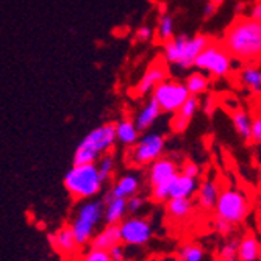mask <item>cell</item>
<instances>
[{"mask_svg": "<svg viewBox=\"0 0 261 261\" xmlns=\"http://www.w3.org/2000/svg\"><path fill=\"white\" fill-rule=\"evenodd\" d=\"M233 60L241 63L261 61V22L236 17L224 33L222 42Z\"/></svg>", "mask_w": 261, "mask_h": 261, "instance_id": "1", "label": "cell"}, {"mask_svg": "<svg viewBox=\"0 0 261 261\" xmlns=\"http://www.w3.org/2000/svg\"><path fill=\"white\" fill-rule=\"evenodd\" d=\"M211 42V38L203 33L194 36L188 33L175 35L172 39L164 42V60L178 70H189L194 67L196 58Z\"/></svg>", "mask_w": 261, "mask_h": 261, "instance_id": "2", "label": "cell"}, {"mask_svg": "<svg viewBox=\"0 0 261 261\" xmlns=\"http://www.w3.org/2000/svg\"><path fill=\"white\" fill-rule=\"evenodd\" d=\"M103 186L96 163L74 164L64 177V188L74 199L85 200L97 196Z\"/></svg>", "mask_w": 261, "mask_h": 261, "instance_id": "3", "label": "cell"}, {"mask_svg": "<svg viewBox=\"0 0 261 261\" xmlns=\"http://www.w3.org/2000/svg\"><path fill=\"white\" fill-rule=\"evenodd\" d=\"M116 142V124H105L89 132L74 153V164H92Z\"/></svg>", "mask_w": 261, "mask_h": 261, "instance_id": "4", "label": "cell"}, {"mask_svg": "<svg viewBox=\"0 0 261 261\" xmlns=\"http://www.w3.org/2000/svg\"><path fill=\"white\" fill-rule=\"evenodd\" d=\"M105 215V202L103 200H86L83 202L77 215L70 224L74 236L79 246H86L94 238V233L100 221H103Z\"/></svg>", "mask_w": 261, "mask_h": 261, "instance_id": "5", "label": "cell"}, {"mask_svg": "<svg viewBox=\"0 0 261 261\" xmlns=\"http://www.w3.org/2000/svg\"><path fill=\"white\" fill-rule=\"evenodd\" d=\"M194 67L213 79H224L233 69V58L221 42L211 41L196 58Z\"/></svg>", "mask_w": 261, "mask_h": 261, "instance_id": "6", "label": "cell"}, {"mask_svg": "<svg viewBox=\"0 0 261 261\" xmlns=\"http://www.w3.org/2000/svg\"><path fill=\"white\" fill-rule=\"evenodd\" d=\"M216 218L225 219L230 224H240L249 215V199L240 189L228 188L219 193L216 202Z\"/></svg>", "mask_w": 261, "mask_h": 261, "instance_id": "7", "label": "cell"}, {"mask_svg": "<svg viewBox=\"0 0 261 261\" xmlns=\"http://www.w3.org/2000/svg\"><path fill=\"white\" fill-rule=\"evenodd\" d=\"M189 96L191 94L185 83L177 80H164L152 91V97L158 102L161 111L172 114L189 99Z\"/></svg>", "mask_w": 261, "mask_h": 261, "instance_id": "8", "label": "cell"}, {"mask_svg": "<svg viewBox=\"0 0 261 261\" xmlns=\"http://www.w3.org/2000/svg\"><path fill=\"white\" fill-rule=\"evenodd\" d=\"M164 146H166V141L163 135L147 133L142 138H139L135 144L132 150V160L135 164H139V166L152 164L153 161L161 158L164 152Z\"/></svg>", "mask_w": 261, "mask_h": 261, "instance_id": "9", "label": "cell"}, {"mask_svg": "<svg viewBox=\"0 0 261 261\" xmlns=\"http://www.w3.org/2000/svg\"><path fill=\"white\" fill-rule=\"evenodd\" d=\"M121 241L127 246H144L152 238V227L142 218H130L119 224Z\"/></svg>", "mask_w": 261, "mask_h": 261, "instance_id": "10", "label": "cell"}, {"mask_svg": "<svg viewBox=\"0 0 261 261\" xmlns=\"http://www.w3.org/2000/svg\"><path fill=\"white\" fill-rule=\"evenodd\" d=\"M164 80H168V69H166V66L161 61H155L152 66L147 67L144 75H142V79L139 80V83L136 86V94L138 96L150 94Z\"/></svg>", "mask_w": 261, "mask_h": 261, "instance_id": "11", "label": "cell"}, {"mask_svg": "<svg viewBox=\"0 0 261 261\" xmlns=\"http://www.w3.org/2000/svg\"><path fill=\"white\" fill-rule=\"evenodd\" d=\"M47 241H49V244L55 250H58L61 255H72L80 247L77 244V240H75L70 225H64L60 230H57L55 233H49L47 234Z\"/></svg>", "mask_w": 261, "mask_h": 261, "instance_id": "12", "label": "cell"}, {"mask_svg": "<svg viewBox=\"0 0 261 261\" xmlns=\"http://www.w3.org/2000/svg\"><path fill=\"white\" fill-rule=\"evenodd\" d=\"M199 107H200L199 99L194 96H189V99L172 116V121H171L172 132L174 133H183L188 128V125L191 124L196 113L199 111Z\"/></svg>", "mask_w": 261, "mask_h": 261, "instance_id": "13", "label": "cell"}, {"mask_svg": "<svg viewBox=\"0 0 261 261\" xmlns=\"http://www.w3.org/2000/svg\"><path fill=\"white\" fill-rule=\"evenodd\" d=\"M138 189H139V178L135 175H124L117 180V183L105 194L102 200L108 203L113 199H128L138 193Z\"/></svg>", "mask_w": 261, "mask_h": 261, "instance_id": "14", "label": "cell"}, {"mask_svg": "<svg viewBox=\"0 0 261 261\" xmlns=\"http://www.w3.org/2000/svg\"><path fill=\"white\" fill-rule=\"evenodd\" d=\"M177 174H178V168H177L175 161H172L169 158H158L150 166L149 178H150L152 186H155L161 181H166V180H171V178L177 177Z\"/></svg>", "mask_w": 261, "mask_h": 261, "instance_id": "15", "label": "cell"}, {"mask_svg": "<svg viewBox=\"0 0 261 261\" xmlns=\"http://www.w3.org/2000/svg\"><path fill=\"white\" fill-rule=\"evenodd\" d=\"M121 228L119 225H107L103 230H100L97 234H94L91 240V247L100 249V250H110L111 247L121 244Z\"/></svg>", "mask_w": 261, "mask_h": 261, "instance_id": "16", "label": "cell"}, {"mask_svg": "<svg viewBox=\"0 0 261 261\" xmlns=\"http://www.w3.org/2000/svg\"><path fill=\"white\" fill-rule=\"evenodd\" d=\"M163 111H161V108H160V105H158V102L152 97L144 107H142L139 111H138V114H136V117H135V125H136V128L139 130V132H146V130H149L153 124H155V121L160 117V114H161Z\"/></svg>", "mask_w": 261, "mask_h": 261, "instance_id": "17", "label": "cell"}, {"mask_svg": "<svg viewBox=\"0 0 261 261\" xmlns=\"http://www.w3.org/2000/svg\"><path fill=\"white\" fill-rule=\"evenodd\" d=\"M199 189V183L197 178L183 175L181 172H178V175L175 177L172 188H171V197L169 199H191Z\"/></svg>", "mask_w": 261, "mask_h": 261, "instance_id": "18", "label": "cell"}, {"mask_svg": "<svg viewBox=\"0 0 261 261\" xmlns=\"http://www.w3.org/2000/svg\"><path fill=\"white\" fill-rule=\"evenodd\" d=\"M219 186L216 181L213 180H205L199 185V189H197V200H199V205L203 208V210H213L216 206V202H218V197H219Z\"/></svg>", "mask_w": 261, "mask_h": 261, "instance_id": "19", "label": "cell"}, {"mask_svg": "<svg viewBox=\"0 0 261 261\" xmlns=\"http://www.w3.org/2000/svg\"><path fill=\"white\" fill-rule=\"evenodd\" d=\"M238 259L240 261H259V243L253 233H247L238 241Z\"/></svg>", "mask_w": 261, "mask_h": 261, "instance_id": "20", "label": "cell"}, {"mask_svg": "<svg viewBox=\"0 0 261 261\" xmlns=\"http://www.w3.org/2000/svg\"><path fill=\"white\" fill-rule=\"evenodd\" d=\"M127 213V199H113L105 203L103 221L107 222V225H119Z\"/></svg>", "mask_w": 261, "mask_h": 261, "instance_id": "21", "label": "cell"}, {"mask_svg": "<svg viewBox=\"0 0 261 261\" xmlns=\"http://www.w3.org/2000/svg\"><path fill=\"white\" fill-rule=\"evenodd\" d=\"M231 124L234 132L238 133L240 138H243L246 142H250V133H252V117L250 114L243 110V108H236L231 111Z\"/></svg>", "mask_w": 261, "mask_h": 261, "instance_id": "22", "label": "cell"}, {"mask_svg": "<svg viewBox=\"0 0 261 261\" xmlns=\"http://www.w3.org/2000/svg\"><path fill=\"white\" fill-rule=\"evenodd\" d=\"M139 130L130 119H122L116 124V141L124 146H135L139 139Z\"/></svg>", "mask_w": 261, "mask_h": 261, "instance_id": "23", "label": "cell"}, {"mask_svg": "<svg viewBox=\"0 0 261 261\" xmlns=\"http://www.w3.org/2000/svg\"><path fill=\"white\" fill-rule=\"evenodd\" d=\"M240 83L252 91V92H261V69L253 66V64H247L244 66L240 74H238Z\"/></svg>", "mask_w": 261, "mask_h": 261, "instance_id": "24", "label": "cell"}, {"mask_svg": "<svg viewBox=\"0 0 261 261\" xmlns=\"http://www.w3.org/2000/svg\"><path fill=\"white\" fill-rule=\"evenodd\" d=\"M185 86L188 88L189 94L194 97L197 96H202V94H205L210 88V77L202 72V70H194V72L188 74V77L185 79Z\"/></svg>", "mask_w": 261, "mask_h": 261, "instance_id": "25", "label": "cell"}, {"mask_svg": "<svg viewBox=\"0 0 261 261\" xmlns=\"http://www.w3.org/2000/svg\"><path fill=\"white\" fill-rule=\"evenodd\" d=\"M193 211L191 199H169L168 200V213L174 219H186Z\"/></svg>", "mask_w": 261, "mask_h": 261, "instance_id": "26", "label": "cell"}, {"mask_svg": "<svg viewBox=\"0 0 261 261\" xmlns=\"http://www.w3.org/2000/svg\"><path fill=\"white\" fill-rule=\"evenodd\" d=\"M156 32H158V38L163 42L172 39L175 36V20H174V17L168 13H161L160 19H158Z\"/></svg>", "mask_w": 261, "mask_h": 261, "instance_id": "27", "label": "cell"}, {"mask_svg": "<svg viewBox=\"0 0 261 261\" xmlns=\"http://www.w3.org/2000/svg\"><path fill=\"white\" fill-rule=\"evenodd\" d=\"M180 261H203L205 253L203 249L197 244H185L180 249Z\"/></svg>", "mask_w": 261, "mask_h": 261, "instance_id": "28", "label": "cell"}, {"mask_svg": "<svg viewBox=\"0 0 261 261\" xmlns=\"http://www.w3.org/2000/svg\"><path fill=\"white\" fill-rule=\"evenodd\" d=\"M174 180H175V177L171 178V180H166V181H161V183L152 186V197H153L155 202L169 200V197H171V188H172Z\"/></svg>", "mask_w": 261, "mask_h": 261, "instance_id": "29", "label": "cell"}, {"mask_svg": "<svg viewBox=\"0 0 261 261\" xmlns=\"http://www.w3.org/2000/svg\"><path fill=\"white\" fill-rule=\"evenodd\" d=\"M219 261H240L238 259V240H227L221 246Z\"/></svg>", "mask_w": 261, "mask_h": 261, "instance_id": "30", "label": "cell"}, {"mask_svg": "<svg viewBox=\"0 0 261 261\" xmlns=\"http://www.w3.org/2000/svg\"><path fill=\"white\" fill-rule=\"evenodd\" d=\"M96 166H97V171H99L102 181H107L114 172V156L113 155H103V156H100L99 164H96Z\"/></svg>", "mask_w": 261, "mask_h": 261, "instance_id": "31", "label": "cell"}, {"mask_svg": "<svg viewBox=\"0 0 261 261\" xmlns=\"http://www.w3.org/2000/svg\"><path fill=\"white\" fill-rule=\"evenodd\" d=\"M82 261H113V259H111L108 250H100V249L91 247V250H88L83 255Z\"/></svg>", "mask_w": 261, "mask_h": 261, "instance_id": "32", "label": "cell"}, {"mask_svg": "<svg viewBox=\"0 0 261 261\" xmlns=\"http://www.w3.org/2000/svg\"><path fill=\"white\" fill-rule=\"evenodd\" d=\"M250 142L261 146V114H256L252 117V133H250Z\"/></svg>", "mask_w": 261, "mask_h": 261, "instance_id": "33", "label": "cell"}, {"mask_svg": "<svg viewBox=\"0 0 261 261\" xmlns=\"http://www.w3.org/2000/svg\"><path fill=\"white\" fill-rule=\"evenodd\" d=\"M215 230H216L219 234H222V236H228V234H231V231H233V224L227 222L225 219L216 218V221H215Z\"/></svg>", "mask_w": 261, "mask_h": 261, "instance_id": "34", "label": "cell"}, {"mask_svg": "<svg viewBox=\"0 0 261 261\" xmlns=\"http://www.w3.org/2000/svg\"><path fill=\"white\" fill-rule=\"evenodd\" d=\"M181 174L183 175H188V177H193V178H197L200 175V168L199 164L193 163V161H186L181 168Z\"/></svg>", "mask_w": 261, "mask_h": 261, "instance_id": "35", "label": "cell"}, {"mask_svg": "<svg viewBox=\"0 0 261 261\" xmlns=\"http://www.w3.org/2000/svg\"><path fill=\"white\" fill-rule=\"evenodd\" d=\"M152 36H153V30L147 25H142L135 32V39L138 42H147L152 39Z\"/></svg>", "mask_w": 261, "mask_h": 261, "instance_id": "36", "label": "cell"}, {"mask_svg": "<svg viewBox=\"0 0 261 261\" xmlns=\"http://www.w3.org/2000/svg\"><path fill=\"white\" fill-rule=\"evenodd\" d=\"M142 205H144V199L138 197L136 194L127 199V211L128 213H138L142 208Z\"/></svg>", "mask_w": 261, "mask_h": 261, "instance_id": "37", "label": "cell"}, {"mask_svg": "<svg viewBox=\"0 0 261 261\" xmlns=\"http://www.w3.org/2000/svg\"><path fill=\"white\" fill-rule=\"evenodd\" d=\"M218 5H219V0H206V4L203 7V17L211 19L218 11Z\"/></svg>", "mask_w": 261, "mask_h": 261, "instance_id": "38", "label": "cell"}, {"mask_svg": "<svg viewBox=\"0 0 261 261\" xmlns=\"http://www.w3.org/2000/svg\"><path fill=\"white\" fill-rule=\"evenodd\" d=\"M108 252H110V256H111L113 261H124V258H125V250H124V247L121 244L111 247Z\"/></svg>", "mask_w": 261, "mask_h": 261, "instance_id": "39", "label": "cell"}, {"mask_svg": "<svg viewBox=\"0 0 261 261\" xmlns=\"http://www.w3.org/2000/svg\"><path fill=\"white\" fill-rule=\"evenodd\" d=\"M249 17H250V19H253V20L261 22V0H256V2L250 7Z\"/></svg>", "mask_w": 261, "mask_h": 261, "instance_id": "40", "label": "cell"}, {"mask_svg": "<svg viewBox=\"0 0 261 261\" xmlns=\"http://www.w3.org/2000/svg\"><path fill=\"white\" fill-rule=\"evenodd\" d=\"M202 108H203V111H205L206 116H211L213 111H215V99H213V97H208V99L205 100V105H203Z\"/></svg>", "mask_w": 261, "mask_h": 261, "instance_id": "41", "label": "cell"}, {"mask_svg": "<svg viewBox=\"0 0 261 261\" xmlns=\"http://www.w3.org/2000/svg\"><path fill=\"white\" fill-rule=\"evenodd\" d=\"M244 10V4H238L234 7V11H236V14H241V11Z\"/></svg>", "mask_w": 261, "mask_h": 261, "instance_id": "42", "label": "cell"}, {"mask_svg": "<svg viewBox=\"0 0 261 261\" xmlns=\"http://www.w3.org/2000/svg\"><path fill=\"white\" fill-rule=\"evenodd\" d=\"M259 256H261V243H259Z\"/></svg>", "mask_w": 261, "mask_h": 261, "instance_id": "43", "label": "cell"}, {"mask_svg": "<svg viewBox=\"0 0 261 261\" xmlns=\"http://www.w3.org/2000/svg\"><path fill=\"white\" fill-rule=\"evenodd\" d=\"M47 261H52V259H47Z\"/></svg>", "mask_w": 261, "mask_h": 261, "instance_id": "44", "label": "cell"}]
</instances>
